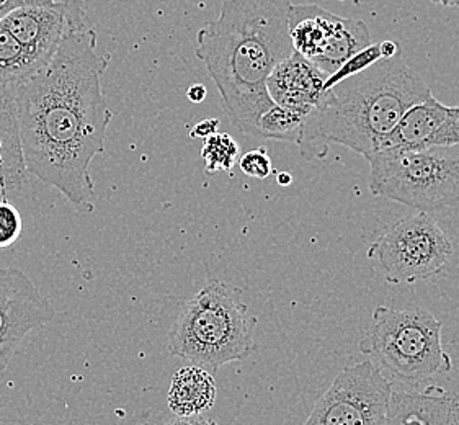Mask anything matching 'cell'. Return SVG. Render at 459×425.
I'll return each mask as SVG.
<instances>
[{
  "label": "cell",
  "instance_id": "cell-20",
  "mask_svg": "<svg viewBox=\"0 0 459 425\" xmlns=\"http://www.w3.org/2000/svg\"><path fill=\"white\" fill-rule=\"evenodd\" d=\"M385 59L383 51H381V43L377 45H369L365 48L363 51H359L357 55L353 56L351 59H349L345 65L340 67L339 71L335 74L329 75L324 89L329 91L332 87H335L337 83L349 79L351 75L359 74L361 71H365L368 67H371L373 65H377V61Z\"/></svg>",
  "mask_w": 459,
  "mask_h": 425
},
{
  "label": "cell",
  "instance_id": "cell-14",
  "mask_svg": "<svg viewBox=\"0 0 459 425\" xmlns=\"http://www.w3.org/2000/svg\"><path fill=\"white\" fill-rule=\"evenodd\" d=\"M13 93L0 87V194L5 196L27 182Z\"/></svg>",
  "mask_w": 459,
  "mask_h": 425
},
{
  "label": "cell",
  "instance_id": "cell-16",
  "mask_svg": "<svg viewBox=\"0 0 459 425\" xmlns=\"http://www.w3.org/2000/svg\"><path fill=\"white\" fill-rule=\"evenodd\" d=\"M451 107H446L435 97L415 103L397 123L387 148H422L448 118Z\"/></svg>",
  "mask_w": 459,
  "mask_h": 425
},
{
  "label": "cell",
  "instance_id": "cell-5",
  "mask_svg": "<svg viewBox=\"0 0 459 425\" xmlns=\"http://www.w3.org/2000/svg\"><path fill=\"white\" fill-rule=\"evenodd\" d=\"M441 321L422 308L377 306L359 351L395 381L423 385L453 369L441 343Z\"/></svg>",
  "mask_w": 459,
  "mask_h": 425
},
{
  "label": "cell",
  "instance_id": "cell-27",
  "mask_svg": "<svg viewBox=\"0 0 459 425\" xmlns=\"http://www.w3.org/2000/svg\"><path fill=\"white\" fill-rule=\"evenodd\" d=\"M206 87L202 85V83H194V85H190V89L186 91V97H188V100L192 103H202L204 99H206Z\"/></svg>",
  "mask_w": 459,
  "mask_h": 425
},
{
  "label": "cell",
  "instance_id": "cell-18",
  "mask_svg": "<svg viewBox=\"0 0 459 425\" xmlns=\"http://www.w3.org/2000/svg\"><path fill=\"white\" fill-rule=\"evenodd\" d=\"M304 121L306 117L303 113L273 105L258 118L254 138L275 139L298 144L303 133Z\"/></svg>",
  "mask_w": 459,
  "mask_h": 425
},
{
  "label": "cell",
  "instance_id": "cell-28",
  "mask_svg": "<svg viewBox=\"0 0 459 425\" xmlns=\"http://www.w3.org/2000/svg\"><path fill=\"white\" fill-rule=\"evenodd\" d=\"M448 425H459V396L451 393L450 411H448Z\"/></svg>",
  "mask_w": 459,
  "mask_h": 425
},
{
  "label": "cell",
  "instance_id": "cell-19",
  "mask_svg": "<svg viewBox=\"0 0 459 425\" xmlns=\"http://www.w3.org/2000/svg\"><path fill=\"white\" fill-rule=\"evenodd\" d=\"M239 158V144L228 133H216L203 141L202 159L206 174L230 172Z\"/></svg>",
  "mask_w": 459,
  "mask_h": 425
},
{
  "label": "cell",
  "instance_id": "cell-22",
  "mask_svg": "<svg viewBox=\"0 0 459 425\" xmlns=\"http://www.w3.org/2000/svg\"><path fill=\"white\" fill-rule=\"evenodd\" d=\"M240 170L248 177L258 180H265L266 177L273 174L272 159L268 156L265 148L252 149L246 152L239 160Z\"/></svg>",
  "mask_w": 459,
  "mask_h": 425
},
{
  "label": "cell",
  "instance_id": "cell-2",
  "mask_svg": "<svg viewBox=\"0 0 459 425\" xmlns=\"http://www.w3.org/2000/svg\"><path fill=\"white\" fill-rule=\"evenodd\" d=\"M290 0H226L218 19L196 35L195 55L216 83L221 105L244 134H255L257 121L272 102L266 81L294 49L290 38Z\"/></svg>",
  "mask_w": 459,
  "mask_h": 425
},
{
  "label": "cell",
  "instance_id": "cell-29",
  "mask_svg": "<svg viewBox=\"0 0 459 425\" xmlns=\"http://www.w3.org/2000/svg\"><path fill=\"white\" fill-rule=\"evenodd\" d=\"M276 182H278V186H291L293 177H291V174H288V172H280L278 177H276Z\"/></svg>",
  "mask_w": 459,
  "mask_h": 425
},
{
  "label": "cell",
  "instance_id": "cell-10",
  "mask_svg": "<svg viewBox=\"0 0 459 425\" xmlns=\"http://www.w3.org/2000/svg\"><path fill=\"white\" fill-rule=\"evenodd\" d=\"M56 309L19 268L0 267V373L27 334L55 319Z\"/></svg>",
  "mask_w": 459,
  "mask_h": 425
},
{
  "label": "cell",
  "instance_id": "cell-23",
  "mask_svg": "<svg viewBox=\"0 0 459 425\" xmlns=\"http://www.w3.org/2000/svg\"><path fill=\"white\" fill-rule=\"evenodd\" d=\"M425 146H459V113L456 107H451L448 118L433 133Z\"/></svg>",
  "mask_w": 459,
  "mask_h": 425
},
{
  "label": "cell",
  "instance_id": "cell-9",
  "mask_svg": "<svg viewBox=\"0 0 459 425\" xmlns=\"http://www.w3.org/2000/svg\"><path fill=\"white\" fill-rule=\"evenodd\" d=\"M393 393L391 381L373 361H359L340 371L304 425H381Z\"/></svg>",
  "mask_w": 459,
  "mask_h": 425
},
{
  "label": "cell",
  "instance_id": "cell-11",
  "mask_svg": "<svg viewBox=\"0 0 459 425\" xmlns=\"http://www.w3.org/2000/svg\"><path fill=\"white\" fill-rule=\"evenodd\" d=\"M0 25L48 65L71 31L87 28V12L57 0H28L0 20Z\"/></svg>",
  "mask_w": 459,
  "mask_h": 425
},
{
  "label": "cell",
  "instance_id": "cell-21",
  "mask_svg": "<svg viewBox=\"0 0 459 425\" xmlns=\"http://www.w3.org/2000/svg\"><path fill=\"white\" fill-rule=\"evenodd\" d=\"M23 231V221L19 210L9 200H0V249L9 247L19 240Z\"/></svg>",
  "mask_w": 459,
  "mask_h": 425
},
{
  "label": "cell",
  "instance_id": "cell-3",
  "mask_svg": "<svg viewBox=\"0 0 459 425\" xmlns=\"http://www.w3.org/2000/svg\"><path fill=\"white\" fill-rule=\"evenodd\" d=\"M432 89L397 55L381 59L324 93L298 141L306 160L324 159L331 144L369 156L389 146L405 111L432 97Z\"/></svg>",
  "mask_w": 459,
  "mask_h": 425
},
{
  "label": "cell",
  "instance_id": "cell-12",
  "mask_svg": "<svg viewBox=\"0 0 459 425\" xmlns=\"http://www.w3.org/2000/svg\"><path fill=\"white\" fill-rule=\"evenodd\" d=\"M327 75L303 56L293 53L276 65L266 81L272 102L307 117L319 107L325 93Z\"/></svg>",
  "mask_w": 459,
  "mask_h": 425
},
{
  "label": "cell",
  "instance_id": "cell-32",
  "mask_svg": "<svg viewBox=\"0 0 459 425\" xmlns=\"http://www.w3.org/2000/svg\"><path fill=\"white\" fill-rule=\"evenodd\" d=\"M456 110H458V113H459V105H458V107H456Z\"/></svg>",
  "mask_w": 459,
  "mask_h": 425
},
{
  "label": "cell",
  "instance_id": "cell-31",
  "mask_svg": "<svg viewBox=\"0 0 459 425\" xmlns=\"http://www.w3.org/2000/svg\"><path fill=\"white\" fill-rule=\"evenodd\" d=\"M208 425H218V424H216V422H214V421H210V422H208Z\"/></svg>",
  "mask_w": 459,
  "mask_h": 425
},
{
  "label": "cell",
  "instance_id": "cell-1",
  "mask_svg": "<svg viewBox=\"0 0 459 425\" xmlns=\"http://www.w3.org/2000/svg\"><path fill=\"white\" fill-rule=\"evenodd\" d=\"M97 45L92 28L71 31L53 61L12 91L28 174L82 214L95 210L91 166L105 151L113 118L101 91L110 56L99 55Z\"/></svg>",
  "mask_w": 459,
  "mask_h": 425
},
{
  "label": "cell",
  "instance_id": "cell-30",
  "mask_svg": "<svg viewBox=\"0 0 459 425\" xmlns=\"http://www.w3.org/2000/svg\"><path fill=\"white\" fill-rule=\"evenodd\" d=\"M435 5H440V7H446V9H455L459 7V0H430Z\"/></svg>",
  "mask_w": 459,
  "mask_h": 425
},
{
  "label": "cell",
  "instance_id": "cell-8",
  "mask_svg": "<svg viewBox=\"0 0 459 425\" xmlns=\"http://www.w3.org/2000/svg\"><path fill=\"white\" fill-rule=\"evenodd\" d=\"M290 38L294 53L327 77L371 45L369 28L363 20L343 19L314 4L291 5Z\"/></svg>",
  "mask_w": 459,
  "mask_h": 425
},
{
  "label": "cell",
  "instance_id": "cell-25",
  "mask_svg": "<svg viewBox=\"0 0 459 425\" xmlns=\"http://www.w3.org/2000/svg\"><path fill=\"white\" fill-rule=\"evenodd\" d=\"M218 128H220V120L218 118H210V120H203L195 126L192 133H190V136L194 139H208L212 134H216L218 133Z\"/></svg>",
  "mask_w": 459,
  "mask_h": 425
},
{
  "label": "cell",
  "instance_id": "cell-7",
  "mask_svg": "<svg viewBox=\"0 0 459 425\" xmlns=\"http://www.w3.org/2000/svg\"><path fill=\"white\" fill-rule=\"evenodd\" d=\"M368 254L377 260L389 283L412 285L445 270L453 244L430 212H419L391 224Z\"/></svg>",
  "mask_w": 459,
  "mask_h": 425
},
{
  "label": "cell",
  "instance_id": "cell-17",
  "mask_svg": "<svg viewBox=\"0 0 459 425\" xmlns=\"http://www.w3.org/2000/svg\"><path fill=\"white\" fill-rule=\"evenodd\" d=\"M45 67L47 65L0 25V87L13 91Z\"/></svg>",
  "mask_w": 459,
  "mask_h": 425
},
{
  "label": "cell",
  "instance_id": "cell-24",
  "mask_svg": "<svg viewBox=\"0 0 459 425\" xmlns=\"http://www.w3.org/2000/svg\"><path fill=\"white\" fill-rule=\"evenodd\" d=\"M28 0H0V20L4 19L12 10L19 9L23 4H27ZM71 5L74 9L85 10V2L83 0H57Z\"/></svg>",
  "mask_w": 459,
  "mask_h": 425
},
{
  "label": "cell",
  "instance_id": "cell-15",
  "mask_svg": "<svg viewBox=\"0 0 459 425\" xmlns=\"http://www.w3.org/2000/svg\"><path fill=\"white\" fill-rule=\"evenodd\" d=\"M216 393L218 388L212 373L188 365L175 373L167 403L175 416H202L214 406Z\"/></svg>",
  "mask_w": 459,
  "mask_h": 425
},
{
  "label": "cell",
  "instance_id": "cell-4",
  "mask_svg": "<svg viewBox=\"0 0 459 425\" xmlns=\"http://www.w3.org/2000/svg\"><path fill=\"white\" fill-rule=\"evenodd\" d=\"M240 295L239 288L226 282H208L177 317L169 333V351L210 373L247 359L255 349L257 319Z\"/></svg>",
  "mask_w": 459,
  "mask_h": 425
},
{
  "label": "cell",
  "instance_id": "cell-6",
  "mask_svg": "<svg viewBox=\"0 0 459 425\" xmlns=\"http://www.w3.org/2000/svg\"><path fill=\"white\" fill-rule=\"evenodd\" d=\"M371 194L420 212L459 204V146L386 148L367 156Z\"/></svg>",
  "mask_w": 459,
  "mask_h": 425
},
{
  "label": "cell",
  "instance_id": "cell-13",
  "mask_svg": "<svg viewBox=\"0 0 459 425\" xmlns=\"http://www.w3.org/2000/svg\"><path fill=\"white\" fill-rule=\"evenodd\" d=\"M451 393L440 386L394 391L381 425H448Z\"/></svg>",
  "mask_w": 459,
  "mask_h": 425
},
{
  "label": "cell",
  "instance_id": "cell-26",
  "mask_svg": "<svg viewBox=\"0 0 459 425\" xmlns=\"http://www.w3.org/2000/svg\"><path fill=\"white\" fill-rule=\"evenodd\" d=\"M210 419H204L203 416L195 417H178L175 416L167 421L164 425H208Z\"/></svg>",
  "mask_w": 459,
  "mask_h": 425
}]
</instances>
